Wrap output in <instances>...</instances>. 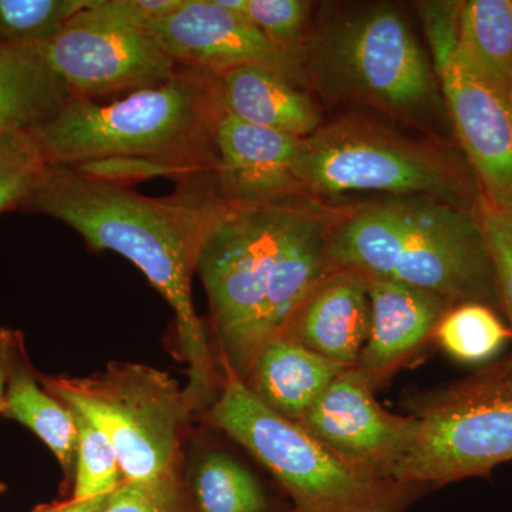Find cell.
Returning a JSON list of instances; mask_svg holds the SVG:
<instances>
[{"label": "cell", "instance_id": "obj_1", "mask_svg": "<svg viewBox=\"0 0 512 512\" xmlns=\"http://www.w3.org/2000/svg\"><path fill=\"white\" fill-rule=\"evenodd\" d=\"M224 114L220 76L180 66L160 86L111 103L73 97L28 134L46 165L121 185L168 178L177 194L221 198L217 130Z\"/></svg>", "mask_w": 512, "mask_h": 512}, {"label": "cell", "instance_id": "obj_2", "mask_svg": "<svg viewBox=\"0 0 512 512\" xmlns=\"http://www.w3.org/2000/svg\"><path fill=\"white\" fill-rule=\"evenodd\" d=\"M231 202L175 194L154 198L80 173L47 165L22 210L69 225L96 251L117 252L147 276L173 308L190 382L185 389L202 404L211 402L214 363L204 325L192 301V276L212 229Z\"/></svg>", "mask_w": 512, "mask_h": 512}, {"label": "cell", "instance_id": "obj_3", "mask_svg": "<svg viewBox=\"0 0 512 512\" xmlns=\"http://www.w3.org/2000/svg\"><path fill=\"white\" fill-rule=\"evenodd\" d=\"M336 218L315 201L238 204L212 229L198 258L222 365L242 380L266 343L333 266Z\"/></svg>", "mask_w": 512, "mask_h": 512}, {"label": "cell", "instance_id": "obj_4", "mask_svg": "<svg viewBox=\"0 0 512 512\" xmlns=\"http://www.w3.org/2000/svg\"><path fill=\"white\" fill-rule=\"evenodd\" d=\"M333 268L402 282L450 308L501 309L493 259L477 211L430 197H390L339 215L330 231Z\"/></svg>", "mask_w": 512, "mask_h": 512}, {"label": "cell", "instance_id": "obj_5", "mask_svg": "<svg viewBox=\"0 0 512 512\" xmlns=\"http://www.w3.org/2000/svg\"><path fill=\"white\" fill-rule=\"evenodd\" d=\"M210 419L279 481L296 512H406L424 487L340 456L262 403L229 367Z\"/></svg>", "mask_w": 512, "mask_h": 512}, {"label": "cell", "instance_id": "obj_6", "mask_svg": "<svg viewBox=\"0 0 512 512\" xmlns=\"http://www.w3.org/2000/svg\"><path fill=\"white\" fill-rule=\"evenodd\" d=\"M305 86L328 99L353 101L417 127L446 109L433 64L403 13L365 6L333 19L301 49Z\"/></svg>", "mask_w": 512, "mask_h": 512}, {"label": "cell", "instance_id": "obj_7", "mask_svg": "<svg viewBox=\"0 0 512 512\" xmlns=\"http://www.w3.org/2000/svg\"><path fill=\"white\" fill-rule=\"evenodd\" d=\"M39 380L106 434L124 481L180 476L184 430L200 404L173 376L146 365L111 362L92 376Z\"/></svg>", "mask_w": 512, "mask_h": 512}, {"label": "cell", "instance_id": "obj_8", "mask_svg": "<svg viewBox=\"0 0 512 512\" xmlns=\"http://www.w3.org/2000/svg\"><path fill=\"white\" fill-rule=\"evenodd\" d=\"M305 197L379 192L464 205L466 173L443 146L366 119H342L302 138L295 165Z\"/></svg>", "mask_w": 512, "mask_h": 512}, {"label": "cell", "instance_id": "obj_9", "mask_svg": "<svg viewBox=\"0 0 512 512\" xmlns=\"http://www.w3.org/2000/svg\"><path fill=\"white\" fill-rule=\"evenodd\" d=\"M416 417V436L394 470L396 480L426 488L488 476L512 461L510 359L450 387Z\"/></svg>", "mask_w": 512, "mask_h": 512}, {"label": "cell", "instance_id": "obj_10", "mask_svg": "<svg viewBox=\"0 0 512 512\" xmlns=\"http://www.w3.org/2000/svg\"><path fill=\"white\" fill-rule=\"evenodd\" d=\"M460 2L419 5L446 109L484 197L512 208V113L508 93L470 62L458 40Z\"/></svg>", "mask_w": 512, "mask_h": 512}, {"label": "cell", "instance_id": "obj_11", "mask_svg": "<svg viewBox=\"0 0 512 512\" xmlns=\"http://www.w3.org/2000/svg\"><path fill=\"white\" fill-rule=\"evenodd\" d=\"M33 46L80 99L150 89L180 69L148 30L104 22L87 8L59 35Z\"/></svg>", "mask_w": 512, "mask_h": 512}, {"label": "cell", "instance_id": "obj_12", "mask_svg": "<svg viewBox=\"0 0 512 512\" xmlns=\"http://www.w3.org/2000/svg\"><path fill=\"white\" fill-rule=\"evenodd\" d=\"M148 32L178 66L221 76L256 64L305 87L301 56L276 46L242 13L222 8L217 0H184Z\"/></svg>", "mask_w": 512, "mask_h": 512}, {"label": "cell", "instance_id": "obj_13", "mask_svg": "<svg viewBox=\"0 0 512 512\" xmlns=\"http://www.w3.org/2000/svg\"><path fill=\"white\" fill-rule=\"evenodd\" d=\"M373 392L359 370L349 367L320 394L299 424L340 456L393 477L412 446L417 417L387 412Z\"/></svg>", "mask_w": 512, "mask_h": 512}, {"label": "cell", "instance_id": "obj_14", "mask_svg": "<svg viewBox=\"0 0 512 512\" xmlns=\"http://www.w3.org/2000/svg\"><path fill=\"white\" fill-rule=\"evenodd\" d=\"M301 140L225 113L217 130L220 197L238 204L308 200L295 173Z\"/></svg>", "mask_w": 512, "mask_h": 512}, {"label": "cell", "instance_id": "obj_15", "mask_svg": "<svg viewBox=\"0 0 512 512\" xmlns=\"http://www.w3.org/2000/svg\"><path fill=\"white\" fill-rule=\"evenodd\" d=\"M369 326V278L356 269L335 268L293 312L281 336L353 367L359 362Z\"/></svg>", "mask_w": 512, "mask_h": 512}, {"label": "cell", "instance_id": "obj_16", "mask_svg": "<svg viewBox=\"0 0 512 512\" xmlns=\"http://www.w3.org/2000/svg\"><path fill=\"white\" fill-rule=\"evenodd\" d=\"M367 278L369 335L355 367L376 390L434 335L451 308L443 299L402 282Z\"/></svg>", "mask_w": 512, "mask_h": 512}, {"label": "cell", "instance_id": "obj_17", "mask_svg": "<svg viewBox=\"0 0 512 512\" xmlns=\"http://www.w3.org/2000/svg\"><path fill=\"white\" fill-rule=\"evenodd\" d=\"M225 113L296 138L320 127L318 106L291 77L265 66H242L221 74Z\"/></svg>", "mask_w": 512, "mask_h": 512}, {"label": "cell", "instance_id": "obj_18", "mask_svg": "<svg viewBox=\"0 0 512 512\" xmlns=\"http://www.w3.org/2000/svg\"><path fill=\"white\" fill-rule=\"evenodd\" d=\"M349 369L278 336L266 343L244 382L269 409L299 423L329 384Z\"/></svg>", "mask_w": 512, "mask_h": 512}, {"label": "cell", "instance_id": "obj_19", "mask_svg": "<svg viewBox=\"0 0 512 512\" xmlns=\"http://www.w3.org/2000/svg\"><path fill=\"white\" fill-rule=\"evenodd\" d=\"M73 97L35 46L0 43V136L29 133Z\"/></svg>", "mask_w": 512, "mask_h": 512}, {"label": "cell", "instance_id": "obj_20", "mask_svg": "<svg viewBox=\"0 0 512 512\" xmlns=\"http://www.w3.org/2000/svg\"><path fill=\"white\" fill-rule=\"evenodd\" d=\"M2 416L18 421L35 433L55 454L66 476L76 467L77 433L72 410L40 386L20 346L6 384Z\"/></svg>", "mask_w": 512, "mask_h": 512}, {"label": "cell", "instance_id": "obj_21", "mask_svg": "<svg viewBox=\"0 0 512 512\" xmlns=\"http://www.w3.org/2000/svg\"><path fill=\"white\" fill-rule=\"evenodd\" d=\"M458 40L480 73L508 93L512 80L511 0L460 2Z\"/></svg>", "mask_w": 512, "mask_h": 512}, {"label": "cell", "instance_id": "obj_22", "mask_svg": "<svg viewBox=\"0 0 512 512\" xmlns=\"http://www.w3.org/2000/svg\"><path fill=\"white\" fill-rule=\"evenodd\" d=\"M434 338L457 362L483 365L500 355L512 339V332L491 306L463 303L444 313Z\"/></svg>", "mask_w": 512, "mask_h": 512}, {"label": "cell", "instance_id": "obj_23", "mask_svg": "<svg viewBox=\"0 0 512 512\" xmlns=\"http://www.w3.org/2000/svg\"><path fill=\"white\" fill-rule=\"evenodd\" d=\"M191 488L200 512H265L268 508L256 478L221 451L201 456L192 473Z\"/></svg>", "mask_w": 512, "mask_h": 512}, {"label": "cell", "instance_id": "obj_24", "mask_svg": "<svg viewBox=\"0 0 512 512\" xmlns=\"http://www.w3.org/2000/svg\"><path fill=\"white\" fill-rule=\"evenodd\" d=\"M94 0H0V43L33 46L59 35Z\"/></svg>", "mask_w": 512, "mask_h": 512}, {"label": "cell", "instance_id": "obj_25", "mask_svg": "<svg viewBox=\"0 0 512 512\" xmlns=\"http://www.w3.org/2000/svg\"><path fill=\"white\" fill-rule=\"evenodd\" d=\"M72 413L79 433L72 500H92L113 494L124 483L113 444L92 421L74 410Z\"/></svg>", "mask_w": 512, "mask_h": 512}, {"label": "cell", "instance_id": "obj_26", "mask_svg": "<svg viewBox=\"0 0 512 512\" xmlns=\"http://www.w3.org/2000/svg\"><path fill=\"white\" fill-rule=\"evenodd\" d=\"M46 167L28 133L0 136V214L22 210Z\"/></svg>", "mask_w": 512, "mask_h": 512}, {"label": "cell", "instance_id": "obj_27", "mask_svg": "<svg viewBox=\"0 0 512 512\" xmlns=\"http://www.w3.org/2000/svg\"><path fill=\"white\" fill-rule=\"evenodd\" d=\"M477 215L493 259L501 309L512 332V208L494 204L481 194ZM508 359L512 365V356Z\"/></svg>", "mask_w": 512, "mask_h": 512}, {"label": "cell", "instance_id": "obj_28", "mask_svg": "<svg viewBox=\"0 0 512 512\" xmlns=\"http://www.w3.org/2000/svg\"><path fill=\"white\" fill-rule=\"evenodd\" d=\"M311 8L303 0H247L242 15L276 46L301 56Z\"/></svg>", "mask_w": 512, "mask_h": 512}, {"label": "cell", "instance_id": "obj_29", "mask_svg": "<svg viewBox=\"0 0 512 512\" xmlns=\"http://www.w3.org/2000/svg\"><path fill=\"white\" fill-rule=\"evenodd\" d=\"M101 512H188L181 477L124 481Z\"/></svg>", "mask_w": 512, "mask_h": 512}, {"label": "cell", "instance_id": "obj_30", "mask_svg": "<svg viewBox=\"0 0 512 512\" xmlns=\"http://www.w3.org/2000/svg\"><path fill=\"white\" fill-rule=\"evenodd\" d=\"M184 0H94L87 12L126 28L148 30L180 8Z\"/></svg>", "mask_w": 512, "mask_h": 512}, {"label": "cell", "instance_id": "obj_31", "mask_svg": "<svg viewBox=\"0 0 512 512\" xmlns=\"http://www.w3.org/2000/svg\"><path fill=\"white\" fill-rule=\"evenodd\" d=\"M22 345V333L8 328L0 329V416H2L3 400H5L10 370H12L13 362H15Z\"/></svg>", "mask_w": 512, "mask_h": 512}, {"label": "cell", "instance_id": "obj_32", "mask_svg": "<svg viewBox=\"0 0 512 512\" xmlns=\"http://www.w3.org/2000/svg\"><path fill=\"white\" fill-rule=\"evenodd\" d=\"M111 494L103 495V497L92 498V500L84 501H66L62 511L60 512H101L109 503Z\"/></svg>", "mask_w": 512, "mask_h": 512}, {"label": "cell", "instance_id": "obj_33", "mask_svg": "<svg viewBox=\"0 0 512 512\" xmlns=\"http://www.w3.org/2000/svg\"><path fill=\"white\" fill-rule=\"evenodd\" d=\"M64 504H66V501H63V503L42 504L36 507L32 512H60Z\"/></svg>", "mask_w": 512, "mask_h": 512}, {"label": "cell", "instance_id": "obj_34", "mask_svg": "<svg viewBox=\"0 0 512 512\" xmlns=\"http://www.w3.org/2000/svg\"><path fill=\"white\" fill-rule=\"evenodd\" d=\"M508 101H510V109L512 113V80L510 83V87H508Z\"/></svg>", "mask_w": 512, "mask_h": 512}, {"label": "cell", "instance_id": "obj_35", "mask_svg": "<svg viewBox=\"0 0 512 512\" xmlns=\"http://www.w3.org/2000/svg\"><path fill=\"white\" fill-rule=\"evenodd\" d=\"M6 491V484L0 483V495L5 493Z\"/></svg>", "mask_w": 512, "mask_h": 512}, {"label": "cell", "instance_id": "obj_36", "mask_svg": "<svg viewBox=\"0 0 512 512\" xmlns=\"http://www.w3.org/2000/svg\"><path fill=\"white\" fill-rule=\"evenodd\" d=\"M511 3H512V0H511Z\"/></svg>", "mask_w": 512, "mask_h": 512}, {"label": "cell", "instance_id": "obj_37", "mask_svg": "<svg viewBox=\"0 0 512 512\" xmlns=\"http://www.w3.org/2000/svg\"><path fill=\"white\" fill-rule=\"evenodd\" d=\"M293 512H296V511H293Z\"/></svg>", "mask_w": 512, "mask_h": 512}]
</instances>
